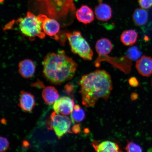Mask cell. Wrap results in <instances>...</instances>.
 Returning a JSON list of instances; mask_svg holds the SVG:
<instances>
[{
	"label": "cell",
	"mask_w": 152,
	"mask_h": 152,
	"mask_svg": "<svg viewBox=\"0 0 152 152\" xmlns=\"http://www.w3.org/2000/svg\"><path fill=\"white\" fill-rule=\"evenodd\" d=\"M79 85L83 104L88 107L94 106L100 99L107 100L113 89L111 76L102 70L83 76Z\"/></svg>",
	"instance_id": "1"
},
{
	"label": "cell",
	"mask_w": 152,
	"mask_h": 152,
	"mask_svg": "<svg viewBox=\"0 0 152 152\" xmlns=\"http://www.w3.org/2000/svg\"><path fill=\"white\" fill-rule=\"evenodd\" d=\"M43 73L47 79L55 84L70 80L75 75L77 64L63 50L48 54L43 62Z\"/></svg>",
	"instance_id": "2"
},
{
	"label": "cell",
	"mask_w": 152,
	"mask_h": 152,
	"mask_svg": "<svg viewBox=\"0 0 152 152\" xmlns=\"http://www.w3.org/2000/svg\"><path fill=\"white\" fill-rule=\"evenodd\" d=\"M50 18L64 26L71 23L75 14L74 0H37Z\"/></svg>",
	"instance_id": "3"
},
{
	"label": "cell",
	"mask_w": 152,
	"mask_h": 152,
	"mask_svg": "<svg viewBox=\"0 0 152 152\" xmlns=\"http://www.w3.org/2000/svg\"><path fill=\"white\" fill-rule=\"evenodd\" d=\"M16 22L21 33L30 40H34L37 37L42 39L45 37L40 22L32 13L28 12L25 17L19 18Z\"/></svg>",
	"instance_id": "4"
},
{
	"label": "cell",
	"mask_w": 152,
	"mask_h": 152,
	"mask_svg": "<svg viewBox=\"0 0 152 152\" xmlns=\"http://www.w3.org/2000/svg\"><path fill=\"white\" fill-rule=\"evenodd\" d=\"M66 34L73 53L85 60L92 59L94 53L92 49L80 32H68Z\"/></svg>",
	"instance_id": "5"
},
{
	"label": "cell",
	"mask_w": 152,
	"mask_h": 152,
	"mask_svg": "<svg viewBox=\"0 0 152 152\" xmlns=\"http://www.w3.org/2000/svg\"><path fill=\"white\" fill-rule=\"evenodd\" d=\"M72 122L69 117L54 112L51 114L48 127L54 130L58 138H60L69 132Z\"/></svg>",
	"instance_id": "6"
},
{
	"label": "cell",
	"mask_w": 152,
	"mask_h": 152,
	"mask_svg": "<svg viewBox=\"0 0 152 152\" xmlns=\"http://www.w3.org/2000/svg\"><path fill=\"white\" fill-rule=\"evenodd\" d=\"M37 17L41 22L43 31L45 34L58 39V37L57 35L60 31V26L58 21L54 19L48 18L45 15L40 14Z\"/></svg>",
	"instance_id": "7"
},
{
	"label": "cell",
	"mask_w": 152,
	"mask_h": 152,
	"mask_svg": "<svg viewBox=\"0 0 152 152\" xmlns=\"http://www.w3.org/2000/svg\"><path fill=\"white\" fill-rule=\"evenodd\" d=\"M73 99L67 96H64L59 99L55 102L53 109L56 113L64 115L71 113L75 106Z\"/></svg>",
	"instance_id": "8"
},
{
	"label": "cell",
	"mask_w": 152,
	"mask_h": 152,
	"mask_svg": "<svg viewBox=\"0 0 152 152\" xmlns=\"http://www.w3.org/2000/svg\"><path fill=\"white\" fill-rule=\"evenodd\" d=\"M99 3L95 7L94 14L97 19L102 21H107L112 18L113 11L110 5L99 0Z\"/></svg>",
	"instance_id": "9"
},
{
	"label": "cell",
	"mask_w": 152,
	"mask_h": 152,
	"mask_svg": "<svg viewBox=\"0 0 152 152\" xmlns=\"http://www.w3.org/2000/svg\"><path fill=\"white\" fill-rule=\"evenodd\" d=\"M136 67L140 75L149 77L152 74V58L146 56L142 57L137 61Z\"/></svg>",
	"instance_id": "10"
},
{
	"label": "cell",
	"mask_w": 152,
	"mask_h": 152,
	"mask_svg": "<svg viewBox=\"0 0 152 152\" xmlns=\"http://www.w3.org/2000/svg\"><path fill=\"white\" fill-rule=\"evenodd\" d=\"M75 16L79 22L85 24L91 23L94 19V11L86 5H82L76 11Z\"/></svg>",
	"instance_id": "11"
},
{
	"label": "cell",
	"mask_w": 152,
	"mask_h": 152,
	"mask_svg": "<svg viewBox=\"0 0 152 152\" xmlns=\"http://www.w3.org/2000/svg\"><path fill=\"white\" fill-rule=\"evenodd\" d=\"M92 145L96 152H123L116 143L109 140L102 142L94 140Z\"/></svg>",
	"instance_id": "12"
},
{
	"label": "cell",
	"mask_w": 152,
	"mask_h": 152,
	"mask_svg": "<svg viewBox=\"0 0 152 152\" xmlns=\"http://www.w3.org/2000/svg\"><path fill=\"white\" fill-rule=\"evenodd\" d=\"M35 104L33 95L24 91L21 92L19 106L22 110L26 112H31Z\"/></svg>",
	"instance_id": "13"
},
{
	"label": "cell",
	"mask_w": 152,
	"mask_h": 152,
	"mask_svg": "<svg viewBox=\"0 0 152 152\" xmlns=\"http://www.w3.org/2000/svg\"><path fill=\"white\" fill-rule=\"evenodd\" d=\"M113 45L109 39L102 38L96 42V52L99 55L98 58L106 56L111 52Z\"/></svg>",
	"instance_id": "14"
},
{
	"label": "cell",
	"mask_w": 152,
	"mask_h": 152,
	"mask_svg": "<svg viewBox=\"0 0 152 152\" xmlns=\"http://www.w3.org/2000/svg\"><path fill=\"white\" fill-rule=\"evenodd\" d=\"M19 72L25 78L33 77L35 71V66L33 62L29 59L24 60L19 64Z\"/></svg>",
	"instance_id": "15"
},
{
	"label": "cell",
	"mask_w": 152,
	"mask_h": 152,
	"mask_svg": "<svg viewBox=\"0 0 152 152\" xmlns=\"http://www.w3.org/2000/svg\"><path fill=\"white\" fill-rule=\"evenodd\" d=\"M42 96L45 103L48 105H52L58 99L59 95L56 88L50 86L43 89Z\"/></svg>",
	"instance_id": "16"
},
{
	"label": "cell",
	"mask_w": 152,
	"mask_h": 152,
	"mask_svg": "<svg viewBox=\"0 0 152 152\" xmlns=\"http://www.w3.org/2000/svg\"><path fill=\"white\" fill-rule=\"evenodd\" d=\"M138 38L137 32L134 30L130 29L124 31L121 34L120 39L124 45L130 46L136 43Z\"/></svg>",
	"instance_id": "17"
},
{
	"label": "cell",
	"mask_w": 152,
	"mask_h": 152,
	"mask_svg": "<svg viewBox=\"0 0 152 152\" xmlns=\"http://www.w3.org/2000/svg\"><path fill=\"white\" fill-rule=\"evenodd\" d=\"M148 13L144 9H137L133 13L132 20L136 26H141L144 25L148 22Z\"/></svg>",
	"instance_id": "18"
},
{
	"label": "cell",
	"mask_w": 152,
	"mask_h": 152,
	"mask_svg": "<svg viewBox=\"0 0 152 152\" xmlns=\"http://www.w3.org/2000/svg\"><path fill=\"white\" fill-rule=\"evenodd\" d=\"M71 117L72 122L73 123L80 122L85 118V111L81 109L80 106L78 104H76L71 113Z\"/></svg>",
	"instance_id": "19"
},
{
	"label": "cell",
	"mask_w": 152,
	"mask_h": 152,
	"mask_svg": "<svg viewBox=\"0 0 152 152\" xmlns=\"http://www.w3.org/2000/svg\"><path fill=\"white\" fill-rule=\"evenodd\" d=\"M126 56L129 59L133 61L138 60L142 56V53L136 46L129 48L126 53Z\"/></svg>",
	"instance_id": "20"
},
{
	"label": "cell",
	"mask_w": 152,
	"mask_h": 152,
	"mask_svg": "<svg viewBox=\"0 0 152 152\" xmlns=\"http://www.w3.org/2000/svg\"><path fill=\"white\" fill-rule=\"evenodd\" d=\"M125 149L127 152H142L140 146L132 141H128Z\"/></svg>",
	"instance_id": "21"
},
{
	"label": "cell",
	"mask_w": 152,
	"mask_h": 152,
	"mask_svg": "<svg viewBox=\"0 0 152 152\" xmlns=\"http://www.w3.org/2000/svg\"><path fill=\"white\" fill-rule=\"evenodd\" d=\"M1 152H5L9 148V142L6 138L4 137H1Z\"/></svg>",
	"instance_id": "22"
},
{
	"label": "cell",
	"mask_w": 152,
	"mask_h": 152,
	"mask_svg": "<svg viewBox=\"0 0 152 152\" xmlns=\"http://www.w3.org/2000/svg\"><path fill=\"white\" fill-rule=\"evenodd\" d=\"M140 7L144 9H148L152 7V0H138Z\"/></svg>",
	"instance_id": "23"
},
{
	"label": "cell",
	"mask_w": 152,
	"mask_h": 152,
	"mask_svg": "<svg viewBox=\"0 0 152 152\" xmlns=\"http://www.w3.org/2000/svg\"><path fill=\"white\" fill-rule=\"evenodd\" d=\"M129 83L131 86L134 87H137L139 85V82L138 80L134 77H132L129 79Z\"/></svg>",
	"instance_id": "24"
},
{
	"label": "cell",
	"mask_w": 152,
	"mask_h": 152,
	"mask_svg": "<svg viewBox=\"0 0 152 152\" xmlns=\"http://www.w3.org/2000/svg\"><path fill=\"white\" fill-rule=\"evenodd\" d=\"M72 130L73 132L75 133V134L80 133L81 130L80 125L79 124L75 125L72 128Z\"/></svg>",
	"instance_id": "25"
},
{
	"label": "cell",
	"mask_w": 152,
	"mask_h": 152,
	"mask_svg": "<svg viewBox=\"0 0 152 152\" xmlns=\"http://www.w3.org/2000/svg\"><path fill=\"white\" fill-rule=\"evenodd\" d=\"M66 91L67 94L70 96H72L73 94V88L71 86H68L66 88Z\"/></svg>",
	"instance_id": "26"
},
{
	"label": "cell",
	"mask_w": 152,
	"mask_h": 152,
	"mask_svg": "<svg viewBox=\"0 0 152 152\" xmlns=\"http://www.w3.org/2000/svg\"><path fill=\"white\" fill-rule=\"evenodd\" d=\"M138 97V95L136 93H132L131 96V99H132L133 100H136Z\"/></svg>",
	"instance_id": "27"
}]
</instances>
